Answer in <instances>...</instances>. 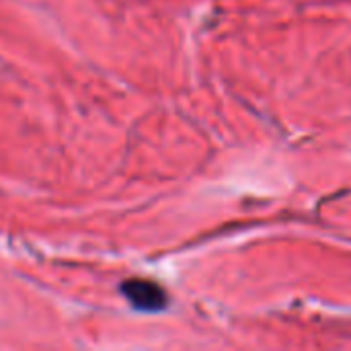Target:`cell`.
Segmentation results:
<instances>
[{
  "label": "cell",
  "mask_w": 351,
  "mask_h": 351,
  "mask_svg": "<svg viewBox=\"0 0 351 351\" xmlns=\"http://www.w3.org/2000/svg\"><path fill=\"white\" fill-rule=\"evenodd\" d=\"M121 294L134 308L142 313H158L167 306V292L150 280H128L121 284Z\"/></svg>",
  "instance_id": "obj_1"
}]
</instances>
